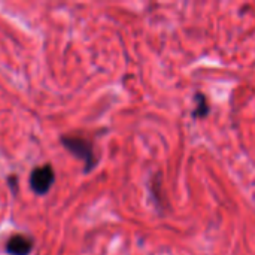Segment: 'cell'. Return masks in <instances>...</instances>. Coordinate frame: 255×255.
<instances>
[{"instance_id": "1", "label": "cell", "mask_w": 255, "mask_h": 255, "mask_svg": "<svg viewBox=\"0 0 255 255\" xmlns=\"http://www.w3.org/2000/svg\"><path fill=\"white\" fill-rule=\"evenodd\" d=\"M60 142L70 154L82 160L85 173H90L97 166L99 158L94 152V145L87 137L79 134H61Z\"/></svg>"}, {"instance_id": "2", "label": "cell", "mask_w": 255, "mask_h": 255, "mask_svg": "<svg viewBox=\"0 0 255 255\" xmlns=\"http://www.w3.org/2000/svg\"><path fill=\"white\" fill-rule=\"evenodd\" d=\"M54 182H55V172L51 164L36 166L30 172L28 184H30L31 191L37 196L48 194L51 187L54 185Z\"/></svg>"}, {"instance_id": "3", "label": "cell", "mask_w": 255, "mask_h": 255, "mask_svg": "<svg viewBox=\"0 0 255 255\" xmlns=\"http://www.w3.org/2000/svg\"><path fill=\"white\" fill-rule=\"evenodd\" d=\"M33 247H34L33 238L22 233L12 235L4 244V250L9 255H30V253L33 251Z\"/></svg>"}, {"instance_id": "4", "label": "cell", "mask_w": 255, "mask_h": 255, "mask_svg": "<svg viewBox=\"0 0 255 255\" xmlns=\"http://www.w3.org/2000/svg\"><path fill=\"white\" fill-rule=\"evenodd\" d=\"M194 100H196V108L193 111V118H205L211 111L208 96L202 91H197L194 96Z\"/></svg>"}, {"instance_id": "5", "label": "cell", "mask_w": 255, "mask_h": 255, "mask_svg": "<svg viewBox=\"0 0 255 255\" xmlns=\"http://www.w3.org/2000/svg\"><path fill=\"white\" fill-rule=\"evenodd\" d=\"M149 190H151V197L154 199L155 205H163V200H161V194H163V190H161V179L152 178V181H151V184H149Z\"/></svg>"}]
</instances>
